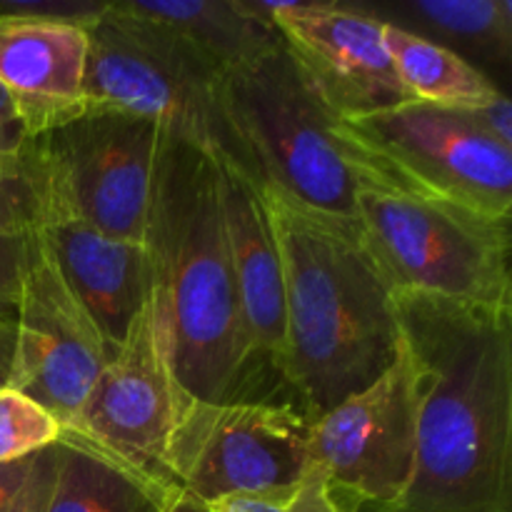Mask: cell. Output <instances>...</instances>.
Segmentation results:
<instances>
[{
    "label": "cell",
    "mask_w": 512,
    "mask_h": 512,
    "mask_svg": "<svg viewBox=\"0 0 512 512\" xmlns=\"http://www.w3.org/2000/svg\"><path fill=\"white\" fill-rule=\"evenodd\" d=\"M463 113L468 115L485 135H490V138H495L498 143L512 148V103L508 93L500 90L493 100L478 105V108L463 110Z\"/></svg>",
    "instance_id": "cell-27"
},
{
    "label": "cell",
    "mask_w": 512,
    "mask_h": 512,
    "mask_svg": "<svg viewBox=\"0 0 512 512\" xmlns=\"http://www.w3.org/2000/svg\"><path fill=\"white\" fill-rule=\"evenodd\" d=\"M355 215L393 290L512 310L510 220L490 218L408 183L363 185Z\"/></svg>",
    "instance_id": "cell-5"
},
{
    "label": "cell",
    "mask_w": 512,
    "mask_h": 512,
    "mask_svg": "<svg viewBox=\"0 0 512 512\" xmlns=\"http://www.w3.org/2000/svg\"><path fill=\"white\" fill-rule=\"evenodd\" d=\"M213 158L250 358L265 355L275 365L283 353L285 305L283 268L268 203L260 185L233 160Z\"/></svg>",
    "instance_id": "cell-15"
},
{
    "label": "cell",
    "mask_w": 512,
    "mask_h": 512,
    "mask_svg": "<svg viewBox=\"0 0 512 512\" xmlns=\"http://www.w3.org/2000/svg\"><path fill=\"white\" fill-rule=\"evenodd\" d=\"M383 40L408 100L450 110H470L500 93L485 70L443 45L383 23Z\"/></svg>",
    "instance_id": "cell-19"
},
{
    "label": "cell",
    "mask_w": 512,
    "mask_h": 512,
    "mask_svg": "<svg viewBox=\"0 0 512 512\" xmlns=\"http://www.w3.org/2000/svg\"><path fill=\"white\" fill-rule=\"evenodd\" d=\"M143 245L168 350L185 393L235 400L250 358L225 238L215 158L160 133Z\"/></svg>",
    "instance_id": "cell-3"
},
{
    "label": "cell",
    "mask_w": 512,
    "mask_h": 512,
    "mask_svg": "<svg viewBox=\"0 0 512 512\" xmlns=\"http://www.w3.org/2000/svg\"><path fill=\"white\" fill-rule=\"evenodd\" d=\"M310 418L293 405L185 395L165 463L180 493L210 505L220 498L283 488L308 463Z\"/></svg>",
    "instance_id": "cell-9"
},
{
    "label": "cell",
    "mask_w": 512,
    "mask_h": 512,
    "mask_svg": "<svg viewBox=\"0 0 512 512\" xmlns=\"http://www.w3.org/2000/svg\"><path fill=\"white\" fill-rule=\"evenodd\" d=\"M420 370L413 475L395 512H512V310L393 290Z\"/></svg>",
    "instance_id": "cell-1"
},
{
    "label": "cell",
    "mask_w": 512,
    "mask_h": 512,
    "mask_svg": "<svg viewBox=\"0 0 512 512\" xmlns=\"http://www.w3.org/2000/svg\"><path fill=\"white\" fill-rule=\"evenodd\" d=\"M168 503L95 455L58 443V468L45 512H160Z\"/></svg>",
    "instance_id": "cell-20"
},
{
    "label": "cell",
    "mask_w": 512,
    "mask_h": 512,
    "mask_svg": "<svg viewBox=\"0 0 512 512\" xmlns=\"http://www.w3.org/2000/svg\"><path fill=\"white\" fill-rule=\"evenodd\" d=\"M33 143L28 125L20 118L13 98L0 85V158H18Z\"/></svg>",
    "instance_id": "cell-28"
},
{
    "label": "cell",
    "mask_w": 512,
    "mask_h": 512,
    "mask_svg": "<svg viewBox=\"0 0 512 512\" xmlns=\"http://www.w3.org/2000/svg\"><path fill=\"white\" fill-rule=\"evenodd\" d=\"M215 103L228 138L223 158L303 208L358 223L363 185L405 183L348 133L285 43L220 75Z\"/></svg>",
    "instance_id": "cell-4"
},
{
    "label": "cell",
    "mask_w": 512,
    "mask_h": 512,
    "mask_svg": "<svg viewBox=\"0 0 512 512\" xmlns=\"http://www.w3.org/2000/svg\"><path fill=\"white\" fill-rule=\"evenodd\" d=\"M60 440V423L13 388H0V465L33 458Z\"/></svg>",
    "instance_id": "cell-23"
},
{
    "label": "cell",
    "mask_w": 512,
    "mask_h": 512,
    "mask_svg": "<svg viewBox=\"0 0 512 512\" xmlns=\"http://www.w3.org/2000/svg\"><path fill=\"white\" fill-rule=\"evenodd\" d=\"M160 125L103 105L33 138L45 183V215L60 213L98 233L143 243Z\"/></svg>",
    "instance_id": "cell-7"
},
{
    "label": "cell",
    "mask_w": 512,
    "mask_h": 512,
    "mask_svg": "<svg viewBox=\"0 0 512 512\" xmlns=\"http://www.w3.org/2000/svg\"><path fill=\"white\" fill-rule=\"evenodd\" d=\"M38 455V453H35ZM33 455V458H35ZM33 458L15 460V463H3L0 465V512H8L13 505L15 495L23 488L25 478H28L30 468H33Z\"/></svg>",
    "instance_id": "cell-29"
},
{
    "label": "cell",
    "mask_w": 512,
    "mask_h": 512,
    "mask_svg": "<svg viewBox=\"0 0 512 512\" xmlns=\"http://www.w3.org/2000/svg\"><path fill=\"white\" fill-rule=\"evenodd\" d=\"M365 5L383 23L433 40L475 68L478 60L505 68L512 58L510 0H400Z\"/></svg>",
    "instance_id": "cell-18"
},
{
    "label": "cell",
    "mask_w": 512,
    "mask_h": 512,
    "mask_svg": "<svg viewBox=\"0 0 512 512\" xmlns=\"http://www.w3.org/2000/svg\"><path fill=\"white\" fill-rule=\"evenodd\" d=\"M420 370L403 343L395 363L368 388L310 420L308 465L345 508L395 512L413 475Z\"/></svg>",
    "instance_id": "cell-10"
},
{
    "label": "cell",
    "mask_w": 512,
    "mask_h": 512,
    "mask_svg": "<svg viewBox=\"0 0 512 512\" xmlns=\"http://www.w3.org/2000/svg\"><path fill=\"white\" fill-rule=\"evenodd\" d=\"M110 8V0H0V15L50 20V23L93 28Z\"/></svg>",
    "instance_id": "cell-24"
},
{
    "label": "cell",
    "mask_w": 512,
    "mask_h": 512,
    "mask_svg": "<svg viewBox=\"0 0 512 512\" xmlns=\"http://www.w3.org/2000/svg\"><path fill=\"white\" fill-rule=\"evenodd\" d=\"M45 220V183L33 143L18 158H0V238H25Z\"/></svg>",
    "instance_id": "cell-21"
},
{
    "label": "cell",
    "mask_w": 512,
    "mask_h": 512,
    "mask_svg": "<svg viewBox=\"0 0 512 512\" xmlns=\"http://www.w3.org/2000/svg\"><path fill=\"white\" fill-rule=\"evenodd\" d=\"M185 395L170 363L163 315L150 293L125 343L103 365L78 413L60 428L58 443L95 455L168 503L180 490L165 450Z\"/></svg>",
    "instance_id": "cell-6"
},
{
    "label": "cell",
    "mask_w": 512,
    "mask_h": 512,
    "mask_svg": "<svg viewBox=\"0 0 512 512\" xmlns=\"http://www.w3.org/2000/svg\"><path fill=\"white\" fill-rule=\"evenodd\" d=\"M55 468H58V443L35 455L33 468L8 512H45L55 483Z\"/></svg>",
    "instance_id": "cell-26"
},
{
    "label": "cell",
    "mask_w": 512,
    "mask_h": 512,
    "mask_svg": "<svg viewBox=\"0 0 512 512\" xmlns=\"http://www.w3.org/2000/svg\"><path fill=\"white\" fill-rule=\"evenodd\" d=\"M15 353V325L13 328H0V388H8L10 368H13Z\"/></svg>",
    "instance_id": "cell-30"
},
{
    "label": "cell",
    "mask_w": 512,
    "mask_h": 512,
    "mask_svg": "<svg viewBox=\"0 0 512 512\" xmlns=\"http://www.w3.org/2000/svg\"><path fill=\"white\" fill-rule=\"evenodd\" d=\"M60 278L78 298L113 355L153 293V270L143 243L110 238L70 215L50 213L40 225Z\"/></svg>",
    "instance_id": "cell-14"
},
{
    "label": "cell",
    "mask_w": 512,
    "mask_h": 512,
    "mask_svg": "<svg viewBox=\"0 0 512 512\" xmlns=\"http://www.w3.org/2000/svg\"><path fill=\"white\" fill-rule=\"evenodd\" d=\"M260 190L283 268L285 340L275 368L298 390L313 420L373 385L398 358L393 285L355 220Z\"/></svg>",
    "instance_id": "cell-2"
},
{
    "label": "cell",
    "mask_w": 512,
    "mask_h": 512,
    "mask_svg": "<svg viewBox=\"0 0 512 512\" xmlns=\"http://www.w3.org/2000/svg\"><path fill=\"white\" fill-rule=\"evenodd\" d=\"M250 18L280 33L315 93L343 120L408 100L383 40V20L365 3L340 0H235Z\"/></svg>",
    "instance_id": "cell-12"
},
{
    "label": "cell",
    "mask_w": 512,
    "mask_h": 512,
    "mask_svg": "<svg viewBox=\"0 0 512 512\" xmlns=\"http://www.w3.org/2000/svg\"><path fill=\"white\" fill-rule=\"evenodd\" d=\"M205 508L208 512H355L335 498L325 475L308 463L295 483L260 493L230 495Z\"/></svg>",
    "instance_id": "cell-22"
},
{
    "label": "cell",
    "mask_w": 512,
    "mask_h": 512,
    "mask_svg": "<svg viewBox=\"0 0 512 512\" xmlns=\"http://www.w3.org/2000/svg\"><path fill=\"white\" fill-rule=\"evenodd\" d=\"M113 5L165 30L215 78L283 48L278 30L245 15L235 0H113Z\"/></svg>",
    "instance_id": "cell-17"
},
{
    "label": "cell",
    "mask_w": 512,
    "mask_h": 512,
    "mask_svg": "<svg viewBox=\"0 0 512 512\" xmlns=\"http://www.w3.org/2000/svg\"><path fill=\"white\" fill-rule=\"evenodd\" d=\"M215 83L218 78L178 40L118 10L113 0L88 28L85 105L140 115L205 153L228 155Z\"/></svg>",
    "instance_id": "cell-8"
},
{
    "label": "cell",
    "mask_w": 512,
    "mask_h": 512,
    "mask_svg": "<svg viewBox=\"0 0 512 512\" xmlns=\"http://www.w3.org/2000/svg\"><path fill=\"white\" fill-rule=\"evenodd\" d=\"M108 358L98 328L60 278L43 235L35 230L25 238L8 388L48 410L63 428L78 413Z\"/></svg>",
    "instance_id": "cell-13"
},
{
    "label": "cell",
    "mask_w": 512,
    "mask_h": 512,
    "mask_svg": "<svg viewBox=\"0 0 512 512\" xmlns=\"http://www.w3.org/2000/svg\"><path fill=\"white\" fill-rule=\"evenodd\" d=\"M25 238H0V328H13L15 318H18Z\"/></svg>",
    "instance_id": "cell-25"
},
{
    "label": "cell",
    "mask_w": 512,
    "mask_h": 512,
    "mask_svg": "<svg viewBox=\"0 0 512 512\" xmlns=\"http://www.w3.org/2000/svg\"><path fill=\"white\" fill-rule=\"evenodd\" d=\"M343 123L413 188L512 220V148L485 135L463 110L405 100Z\"/></svg>",
    "instance_id": "cell-11"
},
{
    "label": "cell",
    "mask_w": 512,
    "mask_h": 512,
    "mask_svg": "<svg viewBox=\"0 0 512 512\" xmlns=\"http://www.w3.org/2000/svg\"><path fill=\"white\" fill-rule=\"evenodd\" d=\"M85 58L88 30L0 15V85L33 138L68 123L85 108Z\"/></svg>",
    "instance_id": "cell-16"
}]
</instances>
